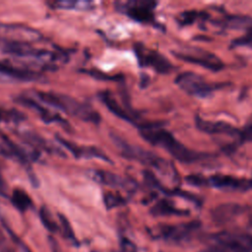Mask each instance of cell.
<instances>
[{"label":"cell","mask_w":252,"mask_h":252,"mask_svg":"<svg viewBox=\"0 0 252 252\" xmlns=\"http://www.w3.org/2000/svg\"><path fill=\"white\" fill-rule=\"evenodd\" d=\"M57 142L63 146L71 155H73L76 158H83V159H92L96 158L107 162H112V160L98 148L94 146H81L74 142H71L61 136L56 135Z\"/></svg>","instance_id":"12"},{"label":"cell","mask_w":252,"mask_h":252,"mask_svg":"<svg viewBox=\"0 0 252 252\" xmlns=\"http://www.w3.org/2000/svg\"><path fill=\"white\" fill-rule=\"evenodd\" d=\"M100 100L102 101V103L109 109V111H111L114 115H116L117 117L123 119V120H126L128 122H131V123H134L137 125H139V122H138V119H139V116L136 112H129L128 110H126L125 108H123L119 103L118 101L115 99V97L109 93V92H101L99 93L98 94Z\"/></svg>","instance_id":"16"},{"label":"cell","mask_w":252,"mask_h":252,"mask_svg":"<svg viewBox=\"0 0 252 252\" xmlns=\"http://www.w3.org/2000/svg\"><path fill=\"white\" fill-rule=\"evenodd\" d=\"M231 47H239V46H244V47H249L252 48V31L246 32L245 34L242 36H239L237 38H234L231 43Z\"/></svg>","instance_id":"28"},{"label":"cell","mask_w":252,"mask_h":252,"mask_svg":"<svg viewBox=\"0 0 252 252\" xmlns=\"http://www.w3.org/2000/svg\"><path fill=\"white\" fill-rule=\"evenodd\" d=\"M196 227L197 222H190L180 225H162L158 227V234L166 239H181Z\"/></svg>","instance_id":"19"},{"label":"cell","mask_w":252,"mask_h":252,"mask_svg":"<svg viewBox=\"0 0 252 252\" xmlns=\"http://www.w3.org/2000/svg\"><path fill=\"white\" fill-rule=\"evenodd\" d=\"M111 139L113 145L118 149L120 155L125 158L150 166L161 174L172 177L173 180L176 178L177 174L175 168L167 160L141 147L129 144L116 134H111Z\"/></svg>","instance_id":"3"},{"label":"cell","mask_w":252,"mask_h":252,"mask_svg":"<svg viewBox=\"0 0 252 252\" xmlns=\"http://www.w3.org/2000/svg\"><path fill=\"white\" fill-rule=\"evenodd\" d=\"M188 184L193 186H207V177L201 174H190L185 177Z\"/></svg>","instance_id":"29"},{"label":"cell","mask_w":252,"mask_h":252,"mask_svg":"<svg viewBox=\"0 0 252 252\" xmlns=\"http://www.w3.org/2000/svg\"><path fill=\"white\" fill-rule=\"evenodd\" d=\"M54 9L71 11H90L94 8V3L86 0H64L50 3Z\"/></svg>","instance_id":"20"},{"label":"cell","mask_w":252,"mask_h":252,"mask_svg":"<svg viewBox=\"0 0 252 252\" xmlns=\"http://www.w3.org/2000/svg\"><path fill=\"white\" fill-rule=\"evenodd\" d=\"M245 212V207L239 204L228 203L222 204L215 208L212 212V216L215 220L219 222H225L228 221L235 217L243 214Z\"/></svg>","instance_id":"18"},{"label":"cell","mask_w":252,"mask_h":252,"mask_svg":"<svg viewBox=\"0 0 252 252\" xmlns=\"http://www.w3.org/2000/svg\"><path fill=\"white\" fill-rule=\"evenodd\" d=\"M3 224H4L5 228H6V230L9 231V233H10V235H11L13 241H14V242L18 245V247L21 249V252H32V251L29 249V247H28L21 239H19V237H18L17 235H15V233H14L13 231H11V229L9 228V226H8L6 223L3 222Z\"/></svg>","instance_id":"30"},{"label":"cell","mask_w":252,"mask_h":252,"mask_svg":"<svg viewBox=\"0 0 252 252\" xmlns=\"http://www.w3.org/2000/svg\"><path fill=\"white\" fill-rule=\"evenodd\" d=\"M12 205L20 212L24 213L32 206V201L30 195L22 188H15L11 194Z\"/></svg>","instance_id":"21"},{"label":"cell","mask_w":252,"mask_h":252,"mask_svg":"<svg viewBox=\"0 0 252 252\" xmlns=\"http://www.w3.org/2000/svg\"><path fill=\"white\" fill-rule=\"evenodd\" d=\"M9 43H10V40H8V39H6V38H4V37H2L0 35V50L2 52H5V50L7 49L8 45H9Z\"/></svg>","instance_id":"33"},{"label":"cell","mask_w":252,"mask_h":252,"mask_svg":"<svg viewBox=\"0 0 252 252\" xmlns=\"http://www.w3.org/2000/svg\"><path fill=\"white\" fill-rule=\"evenodd\" d=\"M91 252H99V251H96V250H93V251H91Z\"/></svg>","instance_id":"35"},{"label":"cell","mask_w":252,"mask_h":252,"mask_svg":"<svg viewBox=\"0 0 252 252\" xmlns=\"http://www.w3.org/2000/svg\"><path fill=\"white\" fill-rule=\"evenodd\" d=\"M175 84L189 95L207 97L225 84L209 83L201 75L194 72H183L175 78Z\"/></svg>","instance_id":"4"},{"label":"cell","mask_w":252,"mask_h":252,"mask_svg":"<svg viewBox=\"0 0 252 252\" xmlns=\"http://www.w3.org/2000/svg\"><path fill=\"white\" fill-rule=\"evenodd\" d=\"M121 252H136V246L130 240L123 238L121 241Z\"/></svg>","instance_id":"32"},{"label":"cell","mask_w":252,"mask_h":252,"mask_svg":"<svg viewBox=\"0 0 252 252\" xmlns=\"http://www.w3.org/2000/svg\"><path fill=\"white\" fill-rule=\"evenodd\" d=\"M19 137L30 147L32 148L35 152L42 151L46 154L58 156V157H65L66 154L57 147L55 144L51 143V141L47 140L46 138L40 136L37 133L32 131H21L19 132Z\"/></svg>","instance_id":"14"},{"label":"cell","mask_w":252,"mask_h":252,"mask_svg":"<svg viewBox=\"0 0 252 252\" xmlns=\"http://www.w3.org/2000/svg\"><path fill=\"white\" fill-rule=\"evenodd\" d=\"M14 100L21 104L22 106L29 108L32 112H34L44 123L46 124H60L65 128H69V123L66 121L60 114L49 110L45 107L41 102H38L36 99L30 95L26 94H18L14 97Z\"/></svg>","instance_id":"10"},{"label":"cell","mask_w":252,"mask_h":252,"mask_svg":"<svg viewBox=\"0 0 252 252\" xmlns=\"http://www.w3.org/2000/svg\"><path fill=\"white\" fill-rule=\"evenodd\" d=\"M6 184H5V181H4V178L0 172V191H4L6 190Z\"/></svg>","instance_id":"34"},{"label":"cell","mask_w":252,"mask_h":252,"mask_svg":"<svg viewBox=\"0 0 252 252\" xmlns=\"http://www.w3.org/2000/svg\"><path fill=\"white\" fill-rule=\"evenodd\" d=\"M58 219H59V230L62 231L63 236L68 240L71 241L73 244L77 243V239L75 237L73 228L69 222V220L61 214L58 215Z\"/></svg>","instance_id":"26"},{"label":"cell","mask_w":252,"mask_h":252,"mask_svg":"<svg viewBox=\"0 0 252 252\" xmlns=\"http://www.w3.org/2000/svg\"><path fill=\"white\" fill-rule=\"evenodd\" d=\"M152 214L155 216H170V215H176V216H183L188 215V211L179 210L176 207L173 206V204L166 200L161 199L159 200L151 210Z\"/></svg>","instance_id":"22"},{"label":"cell","mask_w":252,"mask_h":252,"mask_svg":"<svg viewBox=\"0 0 252 252\" xmlns=\"http://www.w3.org/2000/svg\"><path fill=\"white\" fill-rule=\"evenodd\" d=\"M0 252H15V250L9 245L3 231L0 228Z\"/></svg>","instance_id":"31"},{"label":"cell","mask_w":252,"mask_h":252,"mask_svg":"<svg viewBox=\"0 0 252 252\" xmlns=\"http://www.w3.org/2000/svg\"><path fill=\"white\" fill-rule=\"evenodd\" d=\"M87 176L94 182L105 185L111 188L124 189L128 192H133L137 188L136 182L127 177L113 173L103 169H89L86 171Z\"/></svg>","instance_id":"11"},{"label":"cell","mask_w":252,"mask_h":252,"mask_svg":"<svg viewBox=\"0 0 252 252\" xmlns=\"http://www.w3.org/2000/svg\"><path fill=\"white\" fill-rule=\"evenodd\" d=\"M158 2L151 0H130L116 2L115 9L135 22L148 25H156L155 9Z\"/></svg>","instance_id":"5"},{"label":"cell","mask_w":252,"mask_h":252,"mask_svg":"<svg viewBox=\"0 0 252 252\" xmlns=\"http://www.w3.org/2000/svg\"><path fill=\"white\" fill-rule=\"evenodd\" d=\"M216 23V25L228 30H243L245 32L252 31V17L250 16L226 15Z\"/></svg>","instance_id":"17"},{"label":"cell","mask_w":252,"mask_h":252,"mask_svg":"<svg viewBox=\"0 0 252 252\" xmlns=\"http://www.w3.org/2000/svg\"><path fill=\"white\" fill-rule=\"evenodd\" d=\"M39 218L42 222V224L45 226L46 229H48L51 232L59 231V223L56 222V220L53 219L50 211L46 207H41L39 211Z\"/></svg>","instance_id":"25"},{"label":"cell","mask_w":252,"mask_h":252,"mask_svg":"<svg viewBox=\"0 0 252 252\" xmlns=\"http://www.w3.org/2000/svg\"><path fill=\"white\" fill-rule=\"evenodd\" d=\"M42 78V75L37 71L0 61V82L2 83L39 82Z\"/></svg>","instance_id":"8"},{"label":"cell","mask_w":252,"mask_h":252,"mask_svg":"<svg viewBox=\"0 0 252 252\" xmlns=\"http://www.w3.org/2000/svg\"><path fill=\"white\" fill-rule=\"evenodd\" d=\"M0 35L8 40L31 43L42 39V34L39 31L22 24H3L0 23Z\"/></svg>","instance_id":"9"},{"label":"cell","mask_w":252,"mask_h":252,"mask_svg":"<svg viewBox=\"0 0 252 252\" xmlns=\"http://www.w3.org/2000/svg\"><path fill=\"white\" fill-rule=\"evenodd\" d=\"M138 128L140 136L145 141L155 147L163 149L172 158L182 163L197 162L210 157L205 153L196 152L187 148L158 122H146Z\"/></svg>","instance_id":"1"},{"label":"cell","mask_w":252,"mask_h":252,"mask_svg":"<svg viewBox=\"0 0 252 252\" xmlns=\"http://www.w3.org/2000/svg\"><path fill=\"white\" fill-rule=\"evenodd\" d=\"M195 123H196V127L200 131L205 132L207 134H224L227 136L239 138L240 140L241 131L227 122L205 120L199 115H196Z\"/></svg>","instance_id":"15"},{"label":"cell","mask_w":252,"mask_h":252,"mask_svg":"<svg viewBox=\"0 0 252 252\" xmlns=\"http://www.w3.org/2000/svg\"><path fill=\"white\" fill-rule=\"evenodd\" d=\"M32 93L42 104L52 106L85 122L93 123L94 125L100 123L99 113L91 105L82 102L77 98L55 92L33 91Z\"/></svg>","instance_id":"2"},{"label":"cell","mask_w":252,"mask_h":252,"mask_svg":"<svg viewBox=\"0 0 252 252\" xmlns=\"http://www.w3.org/2000/svg\"><path fill=\"white\" fill-rule=\"evenodd\" d=\"M172 54L182 61L199 65L214 72L220 71L224 67L222 60L216 54L199 47H185L178 51H172Z\"/></svg>","instance_id":"6"},{"label":"cell","mask_w":252,"mask_h":252,"mask_svg":"<svg viewBox=\"0 0 252 252\" xmlns=\"http://www.w3.org/2000/svg\"><path fill=\"white\" fill-rule=\"evenodd\" d=\"M209 18V15L205 12L197 11V10H187L184 12H181L177 17L176 21L180 26H188L192 25L196 21L199 20H207Z\"/></svg>","instance_id":"23"},{"label":"cell","mask_w":252,"mask_h":252,"mask_svg":"<svg viewBox=\"0 0 252 252\" xmlns=\"http://www.w3.org/2000/svg\"><path fill=\"white\" fill-rule=\"evenodd\" d=\"M26 120V115L14 108L0 105V122L9 124H19Z\"/></svg>","instance_id":"24"},{"label":"cell","mask_w":252,"mask_h":252,"mask_svg":"<svg viewBox=\"0 0 252 252\" xmlns=\"http://www.w3.org/2000/svg\"><path fill=\"white\" fill-rule=\"evenodd\" d=\"M138 63L141 67H149L159 74H168L174 67L171 62L157 50L151 49L138 42L134 46Z\"/></svg>","instance_id":"7"},{"label":"cell","mask_w":252,"mask_h":252,"mask_svg":"<svg viewBox=\"0 0 252 252\" xmlns=\"http://www.w3.org/2000/svg\"><path fill=\"white\" fill-rule=\"evenodd\" d=\"M208 185L221 190L244 192L252 189V179L217 173L207 178V186Z\"/></svg>","instance_id":"13"},{"label":"cell","mask_w":252,"mask_h":252,"mask_svg":"<svg viewBox=\"0 0 252 252\" xmlns=\"http://www.w3.org/2000/svg\"><path fill=\"white\" fill-rule=\"evenodd\" d=\"M103 202L105 207L109 210V209L124 205L126 203V200L120 194L108 191L103 195Z\"/></svg>","instance_id":"27"}]
</instances>
